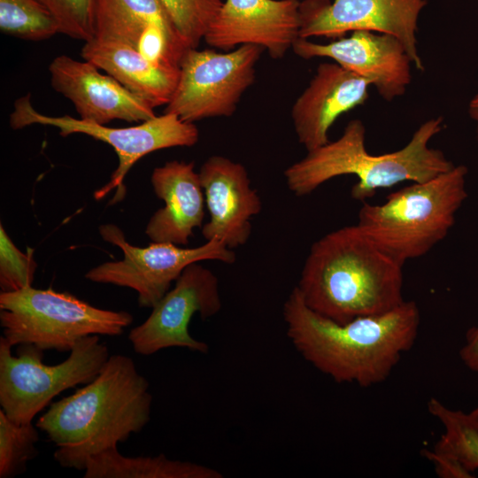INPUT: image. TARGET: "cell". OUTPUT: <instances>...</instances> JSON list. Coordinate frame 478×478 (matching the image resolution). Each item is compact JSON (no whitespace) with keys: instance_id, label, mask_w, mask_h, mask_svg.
<instances>
[{"instance_id":"ba28073f","label":"cell","mask_w":478,"mask_h":478,"mask_svg":"<svg viewBox=\"0 0 478 478\" xmlns=\"http://www.w3.org/2000/svg\"><path fill=\"white\" fill-rule=\"evenodd\" d=\"M9 122L12 129H21L35 124L50 126L58 128L63 137L83 134L112 147L118 156V166L109 181L94 193V197L99 200L117 189L112 204L123 199L126 190L124 179L130 168L143 157L162 149L191 147L199 138L198 129L194 123L185 122L173 113L164 112L163 115L136 126L111 127L70 115H44L35 109L30 94L15 101Z\"/></svg>"},{"instance_id":"6da1fadb","label":"cell","mask_w":478,"mask_h":478,"mask_svg":"<svg viewBox=\"0 0 478 478\" xmlns=\"http://www.w3.org/2000/svg\"><path fill=\"white\" fill-rule=\"evenodd\" d=\"M290 343L303 358L337 383L371 387L390 375L413 346L420 312L414 301L338 323L308 307L297 288L283 304Z\"/></svg>"},{"instance_id":"603a6c76","label":"cell","mask_w":478,"mask_h":478,"mask_svg":"<svg viewBox=\"0 0 478 478\" xmlns=\"http://www.w3.org/2000/svg\"><path fill=\"white\" fill-rule=\"evenodd\" d=\"M0 30L22 40L42 41L58 33V26L40 0H0Z\"/></svg>"},{"instance_id":"30bf717a","label":"cell","mask_w":478,"mask_h":478,"mask_svg":"<svg viewBox=\"0 0 478 478\" xmlns=\"http://www.w3.org/2000/svg\"><path fill=\"white\" fill-rule=\"evenodd\" d=\"M99 234L103 240L121 250L123 258L91 268L85 278L96 283L134 289L141 307L152 308L190 264L204 260L226 264L235 261L233 250L216 239L194 248L152 242L147 247H138L129 243L124 232L116 225H101Z\"/></svg>"},{"instance_id":"4316f807","label":"cell","mask_w":478,"mask_h":478,"mask_svg":"<svg viewBox=\"0 0 478 478\" xmlns=\"http://www.w3.org/2000/svg\"><path fill=\"white\" fill-rule=\"evenodd\" d=\"M37 264L34 249L21 251L0 226V288L3 292H11L32 286Z\"/></svg>"},{"instance_id":"e0dca14e","label":"cell","mask_w":478,"mask_h":478,"mask_svg":"<svg viewBox=\"0 0 478 478\" xmlns=\"http://www.w3.org/2000/svg\"><path fill=\"white\" fill-rule=\"evenodd\" d=\"M370 83L337 63H320L308 86L291 108V120L298 142L312 150L328 140L336 119L363 104Z\"/></svg>"},{"instance_id":"1f68e13d","label":"cell","mask_w":478,"mask_h":478,"mask_svg":"<svg viewBox=\"0 0 478 478\" xmlns=\"http://www.w3.org/2000/svg\"><path fill=\"white\" fill-rule=\"evenodd\" d=\"M477 2H478V0H477Z\"/></svg>"},{"instance_id":"d4e9b609","label":"cell","mask_w":478,"mask_h":478,"mask_svg":"<svg viewBox=\"0 0 478 478\" xmlns=\"http://www.w3.org/2000/svg\"><path fill=\"white\" fill-rule=\"evenodd\" d=\"M183 45L197 48L222 6V0H158Z\"/></svg>"},{"instance_id":"f546056e","label":"cell","mask_w":478,"mask_h":478,"mask_svg":"<svg viewBox=\"0 0 478 478\" xmlns=\"http://www.w3.org/2000/svg\"><path fill=\"white\" fill-rule=\"evenodd\" d=\"M468 114L476 123L478 138V92L472 97L468 104Z\"/></svg>"},{"instance_id":"ffe728a7","label":"cell","mask_w":478,"mask_h":478,"mask_svg":"<svg viewBox=\"0 0 478 478\" xmlns=\"http://www.w3.org/2000/svg\"><path fill=\"white\" fill-rule=\"evenodd\" d=\"M84 478H222L209 466L157 456L127 457L118 447L92 456L84 470Z\"/></svg>"},{"instance_id":"cb8c5ba5","label":"cell","mask_w":478,"mask_h":478,"mask_svg":"<svg viewBox=\"0 0 478 478\" xmlns=\"http://www.w3.org/2000/svg\"><path fill=\"white\" fill-rule=\"evenodd\" d=\"M39 428L33 422L19 424L0 410V478H13L26 472L27 463L39 451Z\"/></svg>"},{"instance_id":"ac0fdd59","label":"cell","mask_w":478,"mask_h":478,"mask_svg":"<svg viewBox=\"0 0 478 478\" xmlns=\"http://www.w3.org/2000/svg\"><path fill=\"white\" fill-rule=\"evenodd\" d=\"M194 162L171 160L154 168L150 181L165 205L150 217L145 235L152 243L188 244L193 230L202 227L205 198Z\"/></svg>"},{"instance_id":"2e32d148","label":"cell","mask_w":478,"mask_h":478,"mask_svg":"<svg viewBox=\"0 0 478 478\" xmlns=\"http://www.w3.org/2000/svg\"><path fill=\"white\" fill-rule=\"evenodd\" d=\"M209 220L202 227L205 241L219 240L233 250L251 234V219L262 210L246 167L227 157L213 155L199 169Z\"/></svg>"},{"instance_id":"3957f363","label":"cell","mask_w":478,"mask_h":478,"mask_svg":"<svg viewBox=\"0 0 478 478\" xmlns=\"http://www.w3.org/2000/svg\"><path fill=\"white\" fill-rule=\"evenodd\" d=\"M403 267L355 224L312 243L296 287L312 310L345 323L402 304Z\"/></svg>"},{"instance_id":"5bb4252c","label":"cell","mask_w":478,"mask_h":478,"mask_svg":"<svg viewBox=\"0 0 478 478\" xmlns=\"http://www.w3.org/2000/svg\"><path fill=\"white\" fill-rule=\"evenodd\" d=\"M299 7L298 0H225L204 40L223 51L260 46L280 59L299 37Z\"/></svg>"},{"instance_id":"7a4b0ae2","label":"cell","mask_w":478,"mask_h":478,"mask_svg":"<svg viewBox=\"0 0 478 478\" xmlns=\"http://www.w3.org/2000/svg\"><path fill=\"white\" fill-rule=\"evenodd\" d=\"M152 399L134 360L113 354L92 382L51 403L35 425L57 447L53 457L59 466L84 471L92 456L142 431Z\"/></svg>"},{"instance_id":"484cf974","label":"cell","mask_w":478,"mask_h":478,"mask_svg":"<svg viewBox=\"0 0 478 478\" xmlns=\"http://www.w3.org/2000/svg\"><path fill=\"white\" fill-rule=\"evenodd\" d=\"M55 18L58 33L88 42L95 38L96 0H40Z\"/></svg>"},{"instance_id":"8992f818","label":"cell","mask_w":478,"mask_h":478,"mask_svg":"<svg viewBox=\"0 0 478 478\" xmlns=\"http://www.w3.org/2000/svg\"><path fill=\"white\" fill-rule=\"evenodd\" d=\"M132 322L126 311L97 308L50 288L27 286L0 293L1 336L12 348L32 344L42 351L70 352L84 337L120 335Z\"/></svg>"},{"instance_id":"8fae6325","label":"cell","mask_w":478,"mask_h":478,"mask_svg":"<svg viewBox=\"0 0 478 478\" xmlns=\"http://www.w3.org/2000/svg\"><path fill=\"white\" fill-rule=\"evenodd\" d=\"M221 306L217 276L198 262L190 264L174 287L152 307L149 317L131 329L128 340L143 356L174 347L206 354L209 345L194 338L189 326L195 314L205 320L216 315Z\"/></svg>"},{"instance_id":"7c38bea8","label":"cell","mask_w":478,"mask_h":478,"mask_svg":"<svg viewBox=\"0 0 478 478\" xmlns=\"http://www.w3.org/2000/svg\"><path fill=\"white\" fill-rule=\"evenodd\" d=\"M426 0H305L300 3L299 37L341 38L371 31L397 38L412 65L424 70L418 50V19Z\"/></svg>"},{"instance_id":"d6986e66","label":"cell","mask_w":478,"mask_h":478,"mask_svg":"<svg viewBox=\"0 0 478 478\" xmlns=\"http://www.w3.org/2000/svg\"><path fill=\"white\" fill-rule=\"evenodd\" d=\"M81 57L154 107L168 104L179 80V67L155 65L120 42L93 38L84 42Z\"/></svg>"},{"instance_id":"7402d4cb","label":"cell","mask_w":478,"mask_h":478,"mask_svg":"<svg viewBox=\"0 0 478 478\" xmlns=\"http://www.w3.org/2000/svg\"><path fill=\"white\" fill-rule=\"evenodd\" d=\"M428 409L443 428L434 451L452 459L470 474L477 470L478 432L466 412L451 409L435 397L428 401Z\"/></svg>"},{"instance_id":"83f0119b","label":"cell","mask_w":478,"mask_h":478,"mask_svg":"<svg viewBox=\"0 0 478 478\" xmlns=\"http://www.w3.org/2000/svg\"><path fill=\"white\" fill-rule=\"evenodd\" d=\"M428 458L433 462L437 475L450 478L473 477L469 472L465 470L459 463L451 458L443 455L436 451H426Z\"/></svg>"},{"instance_id":"4fadbf2b","label":"cell","mask_w":478,"mask_h":478,"mask_svg":"<svg viewBox=\"0 0 478 478\" xmlns=\"http://www.w3.org/2000/svg\"><path fill=\"white\" fill-rule=\"evenodd\" d=\"M304 58H328L374 86L387 102L402 96L412 81V62L395 36L371 31H354L329 43L298 37L292 46Z\"/></svg>"},{"instance_id":"52a82bcc","label":"cell","mask_w":478,"mask_h":478,"mask_svg":"<svg viewBox=\"0 0 478 478\" xmlns=\"http://www.w3.org/2000/svg\"><path fill=\"white\" fill-rule=\"evenodd\" d=\"M12 347L0 337V405L19 424L31 423L63 391L92 382L110 357L97 335L79 340L66 359L50 366L43 351L21 344L13 356Z\"/></svg>"},{"instance_id":"5b68a950","label":"cell","mask_w":478,"mask_h":478,"mask_svg":"<svg viewBox=\"0 0 478 478\" xmlns=\"http://www.w3.org/2000/svg\"><path fill=\"white\" fill-rule=\"evenodd\" d=\"M464 165L389 194L380 204L364 202L357 226L402 265L422 257L442 242L467 198Z\"/></svg>"},{"instance_id":"9a60e30c","label":"cell","mask_w":478,"mask_h":478,"mask_svg":"<svg viewBox=\"0 0 478 478\" xmlns=\"http://www.w3.org/2000/svg\"><path fill=\"white\" fill-rule=\"evenodd\" d=\"M87 60L59 55L49 66L50 84L67 98L80 119L107 125L112 120L143 122L155 118L154 106Z\"/></svg>"},{"instance_id":"9c48e42d","label":"cell","mask_w":478,"mask_h":478,"mask_svg":"<svg viewBox=\"0 0 478 478\" xmlns=\"http://www.w3.org/2000/svg\"><path fill=\"white\" fill-rule=\"evenodd\" d=\"M265 50L244 44L232 50L190 48L179 62V80L164 112L189 123L230 117L254 83L256 65Z\"/></svg>"},{"instance_id":"4dcf8cb0","label":"cell","mask_w":478,"mask_h":478,"mask_svg":"<svg viewBox=\"0 0 478 478\" xmlns=\"http://www.w3.org/2000/svg\"><path fill=\"white\" fill-rule=\"evenodd\" d=\"M466 416L471 425L478 432V405L474 409L467 412Z\"/></svg>"},{"instance_id":"f1b7e54d","label":"cell","mask_w":478,"mask_h":478,"mask_svg":"<svg viewBox=\"0 0 478 478\" xmlns=\"http://www.w3.org/2000/svg\"><path fill=\"white\" fill-rule=\"evenodd\" d=\"M459 357L468 369L478 373V324L466 332Z\"/></svg>"},{"instance_id":"277c9868","label":"cell","mask_w":478,"mask_h":478,"mask_svg":"<svg viewBox=\"0 0 478 478\" xmlns=\"http://www.w3.org/2000/svg\"><path fill=\"white\" fill-rule=\"evenodd\" d=\"M439 116L423 122L401 149L381 155L366 150V127L360 120L348 122L341 136L308 150L300 160L287 167L284 178L289 189L297 197L315 191L328 181L355 175L351 197L362 203L381 189L400 182H423L451 169L455 165L444 153L429 146L443 129Z\"/></svg>"},{"instance_id":"44dd1931","label":"cell","mask_w":478,"mask_h":478,"mask_svg":"<svg viewBox=\"0 0 478 478\" xmlns=\"http://www.w3.org/2000/svg\"><path fill=\"white\" fill-rule=\"evenodd\" d=\"M152 25L161 26L179 38L158 0H96L95 38L135 48Z\"/></svg>"}]
</instances>
